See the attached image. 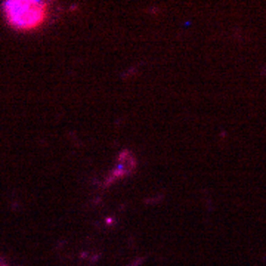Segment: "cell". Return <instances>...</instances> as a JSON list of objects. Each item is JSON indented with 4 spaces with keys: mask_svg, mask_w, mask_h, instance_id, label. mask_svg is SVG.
I'll return each instance as SVG.
<instances>
[{
    "mask_svg": "<svg viewBox=\"0 0 266 266\" xmlns=\"http://www.w3.org/2000/svg\"><path fill=\"white\" fill-rule=\"evenodd\" d=\"M3 15L6 22L18 31H31L45 24L48 18V3L34 0H18L5 2Z\"/></svg>",
    "mask_w": 266,
    "mask_h": 266,
    "instance_id": "1",
    "label": "cell"
}]
</instances>
